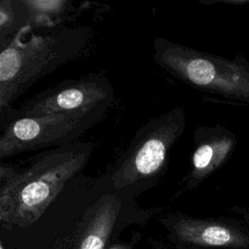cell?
I'll return each mask as SVG.
<instances>
[{"label":"cell","instance_id":"cell-1","mask_svg":"<svg viewBox=\"0 0 249 249\" xmlns=\"http://www.w3.org/2000/svg\"><path fill=\"white\" fill-rule=\"evenodd\" d=\"M92 144L66 145L36 155L24 167L0 171V221L25 228L42 217L89 160Z\"/></svg>","mask_w":249,"mask_h":249},{"label":"cell","instance_id":"cell-2","mask_svg":"<svg viewBox=\"0 0 249 249\" xmlns=\"http://www.w3.org/2000/svg\"><path fill=\"white\" fill-rule=\"evenodd\" d=\"M86 41L85 30L56 27L37 33L29 24L23 27L1 47V113L43 76L76 57Z\"/></svg>","mask_w":249,"mask_h":249},{"label":"cell","instance_id":"cell-3","mask_svg":"<svg viewBox=\"0 0 249 249\" xmlns=\"http://www.w3.org/2000/svg\"><path fill=\"white\" fill-rule=\"evenodd\" d=\"M154 58L163 70L182 82L231 100L249 102V61L236 54L228 59L156 38Z\"/></svg>","mask_w":249,"mask_h":249},{"label":"cell","instance_id":"cell-4","mask_svg":"<svg viewBox=\"0 0 249 249\" xmlns=\"http://www.w3.org/2000/svg\"><path fill=\"white\" fill-rule=\"evenodd\" d=\"M185 126L186 115L183 106L175 107L140 126L112 169L111 183L114 188L133 186L162 172L168 153Z\"/></svg>","mask_w":249,"mask_h":249},{"label":"cell","instance_id":"cell-5","mask_svg":"<svg viewBox=\"0 0 249 249\" xmlns=\"http://www.w3.org/2000/svg\"><path fill=\"white\" fill-rule=\"evenodd\" d=\"M114 90L109 79L101 73H90L76 80L63 81L24 103L19 116L73 114L101 118L110 106Z\"/></svg>","mask_w":249,"mask_h":249},{"label":"cell","instance_id":"cell-6","mask_svg":"<svg viewBox=\"0 0 249 249\" xmlns=\"http://www.w3.org/2000/svg\"><path fill=\"white\" fill-rule=\"evenodd\" d=\"M97 120L73 114L18 116L2 130L0 159L50 146L66 145Z\"/></svg>","mask_w":249,"mask_h":249},{"label":"cell","instance_id":"cell-7","mask_svg":"<svg viewBox=\"0 0 249 249\" xmlns=\"http://www.w3.org/2000/svg\"><path fill=\"white\" fill-rule=\"evenodd\" d=\"M190 171L184 178L187 190L196 188L222 167L233 153L236 135L220 124L199 126L195 131Z\"/></svg>","mask_w":249,"mask_h":249},{"label":"cell","instance_id":"cell-8","mask_svg":"<svg viewBox=\"0 0 249 249\" xmlns=\"http://www.w3.org/2000/svg\"><path fill=\"white\" fill-rule=\"evenodd\" d=\"M173 229L180 240L192 244L234 249L249 248L248 233L221 221L182 217Z\"/></svg>","mask_w":249,"mask_h":249},{"label":"cell","instance_id":"cell-9","mask_svg":"<svg viewBox=\"0 0 249 249\" xmlns=\"http://www.w3.org/2000/svg\"><path fill=\"white\" fill-rule=\"evenodd\" d=\"M121 202L112 194L102 196L88 211L74 249H104L116 224Z\"/></svg>","mask_w":249,"mask_h":249},{"label":"cell","instance_id":"cell-10","mask_svg":"<svg viewBox=\"0 0 249 249\" xmlns=\"http://www.w3.org/2000/svg\"><path fill=\"white\" fill-rule=\"evenodd\" d=\"M28 15L29 25L34 28L56 27L71 11L68 0H23Z\"/></svg>","mask_w":249,"mask_h":249},{"label":"cell","instance_id":"cell-11","mask_svg":"<svg viewBox=\"0 0 249 249\" xmlns=\"http://www.w3.org/2000/svg\"><path fill=\"white\" fill-rule=\"evenodd\" d=\"M29 24L23 0H2L0 3V48Z\"/></svg>","mask_w":249,"mask_h":249},{"label":"cell","instance_id":"cell-12","mask_svg":"<svg viewBox=\"0 0 249 249\" xmlns=\"http://www.w3.org/2000/svg\"><path fill=\"white\" fill-rule=\"evenodd\" d=\"M109 249H129L128 247H126L125 245H122V244H115L112 247H110Z\"/></svg>","mask_w":249,"mask_h":249},{"label":"cell","instance_id":"cell-13","mask_svg":"<svg viewBox=\"0 0 249 249\" xmlns=\"http://www.w3.org/2000/svg\"><path fill=\"white\" fill-rule=\"evenodd\" d=\"M0 249H5V248H4V245H3V242H2V241H0Z\"/></svg>","mask_w":249,"mask_h":249}]
</instances>
